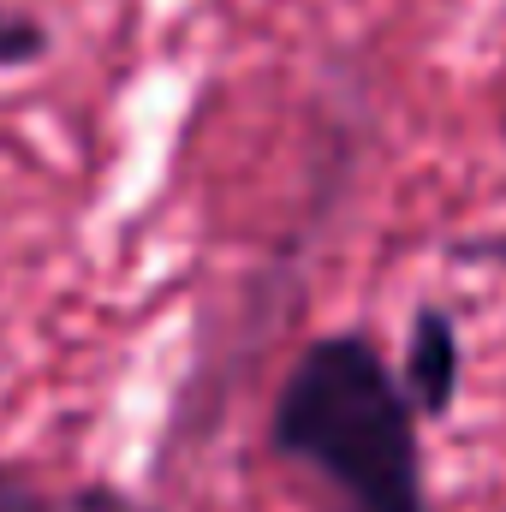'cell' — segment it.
<instances>
[{
    "label": "cell",
    "instance_id": "1",
    "mask_svg": "<svg viewBox=\"0 0 506 512\" xmlns=\"http://www.w3.org/2000/svg\"><path fill=\"white\" fill-rule=\"evenodd\" d=\"M417 411L370 334H316L274 387L268 453L310 471L334 512H435Z\"/></svg>",
    "mask_w": 506,
    "mask_h": 512
},
{
    "label": "cell",
    "instance_id": "3",
    "mask_svg": "<svg viewBox=\"0 0 506 512\" xmlns=\"http://www.w3.org/2000/svg\"><path fill=\"white\" fill-rule=\"evenodd\" d=\"M0 512H155L120 483L84 477V483H48L30 465L0 459Z\"/></svg>",
    "mask_w": 506,
    "mask_h": 512
},
{
    "label": "cell",
    "instance_id": "2",
    "mask_svg": "<svg viewBox=\"0 0 506 512\" xmlns=\"http://www.w3.org/2000/svg\"><path fill=\"white\" fill-rule=\"evenodd\" d=\"M393 370H399V387H405V399L423 423L453 417V399H459V382H465V346H459L453 310L417 304L411 328H405V358Z\"/></svg>",
    "mask_w": 506,
    "mask_h": 512
},
{
    "label": "cell",
    "instance_id": "4",
    "mask_svg": "<svg viewBox=\"0 0 506 512\" xmlns=\"http://www.w3.org/2000/svg\"><path fill=\"white\" fill-rule=\"evenodd\" d=\"M48 48H54L48 24H42L36 12L0 0V72H24V66H36Z\"/></svg>",
    "mask_w": 506,
    "mask_h": 512
},
{
    "label": "cell",
    "instance_id": "5",
    "mask_svg": "<svg viewBox=\"0 0 506 512\" xmlns=\"http://www.w3.org/2000/svg\"><path fill=\"white\" fill-rule=\"evenodd\" d=\"M447 256L459 268H506V233H483V239H453Z\"/></svg>",
    "mask_w": 506,
    "mask_h": 512
}]
</instances>
